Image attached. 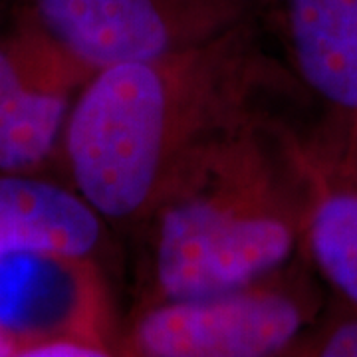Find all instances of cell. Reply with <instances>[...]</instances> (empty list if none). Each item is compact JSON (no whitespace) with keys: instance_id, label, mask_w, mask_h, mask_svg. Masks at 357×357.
Returning a JSON list of instances; mask_svg holds the SVG:
<instances>
[{"instance_id":"cell-6","label":"cell","mask_w":357,"mask_h":357,"mask_svg":"<svg viewBox=\"0 0 357 357\" xmlns=\"http://www.w3.org/2000/svg\"><path fill=\"white\" fill-rule=\"evenodd\" d=\"M89 76L24 20L0 40V173H34L62 147Z\"/></svg>"},{"instance_id":"cell-7","label":"cell","mask_w":357,"mask_h":357,"mask_svg":"<svg viewBox=\"0 0 357 357\" xmlns=\"http://www.w3.org/2000/svg\"><path fill=\"white\" fill-rule=\"evenodd\" d=\"M98 262L50 255H20L0 262V330L18 351L48 337H82L115 356L119 330L103 318Z\"/></svg>"},{"instance_id":"cell-13","label":"cell","mask_w":357,"mask_h":357,"mask_svg":"<svg viewBox=\"0 0 357 357\" xmlns=\"http://www.w3.org/2000/svg\"><path fill=\"white\" fill-rule=\"evenodd\" d=\"M321 126H324V123H321ZM326 128H330V126H326ZM330 129H333V131H340V133H344V135H347V137H356L357 139V119L351 123V126H347V128H330Z\"/></svg>"},{"instance_id":"cell-1","label":"cell","mask_w":357,"mask_h":357,"mask_svg":"<svg viewBox=\"0 0 357 357\" xmlns=\"http://www.w3.org/2000/svg\"><path fill=\"white\" fill-rule=\"evenodd\" d=\"M286 103L312 105L250 16L191 48L98 70L66 123L70 185L129 236L192 155Z\"/></svg>"},{"instance_id":"cell-2","label":"cell","mask_w":357,"mask_h":357,"mask_svg":"<svg viewBox=\"0 0 357 357\" xmlns=\"http://www.w3.org/2000/svg\"><path fill=\"white\" fill-rule=\"evenodd\" d=\"M284 112H260L218 135L167 183L129 234L137 255L133 310L241 286L302 250L306 123Z\"/></svg>"},{"instance_id":"cell-3","label":"cell","mask_w":357,"mask_h":357,"mask_svg":"<svg viewBox=\"0 0 357 357\" xmlns=\"http://www.w3.org/2000/svg\"><path fill=\"white\" fill-rule=\"evenodd\" d=\"M328 300L330 288L302 248L241 286L133 310L115 356L288 357Z\"/></svg>"},{"instance_id":"cell-11","label":"cell","mask_w":357,"mask_h":357,"mask_svg":"<svg viewBox=\"0 0 357 357\" xmlns=\"http://www.w3.org/2000/svg\"><path fill=\"white\" fill-rule=\"evenodd\" d=\"M18 356L22 357H112V351L100 344L82 337H48L24 345Z\"/></svg>"},{"instance_id":"cell-9","label":"cell","mask_w":357,"mask_h":357,"mask_svg":"<svg viewBox=\"0 0 357 357\" xmlns=\"http://www.w3.org/2000/svg\"><path fill=\"white\" fill-rule=\"evenodd\" d=\"M109 230L72 185L32 173H0V262L20 255L98 262L109 255Z\"/></svg>"},{"instance_id":"cell-12","label":"cell","mask_w":357,"mask_h":357,"mask_svg":"<svg viewBox=\"0 0 357 357\" xmlns=\"http://www.w3.org/2000/svg\"><path fill=\"white\" fill-rule=\"evenodd\" d=\"M16 349H18V347L14 344L13 337L0 330V357L16 356Z\"/></svg>"},{"instance_id":"cell-10","label":"cell","mask_w":357,"mask_h":357,"mask_svg":"<svg viewBox=\"0 0 357 357\" xmlns=\"http://www.w3.org/2000/svg\"><path fill=\"white\" fill-rule=\"evenodd\" d=\"M288 357H357V306L335 298L300 335Z\"/></svg>"},{"instance_id":"cell-4","label":"cell","mask_w":357,"mask_h":357,"mask_svg":"<svg viewBox=\"0 0 357 357\" xmlns=\"http://www.w3.org/2000/svg\"><path fill=\"white\" fill-rule=\"evenodd\" d=\"M248 14V0H26L24 22L96 74L208 42Z\"/></svg>"},{"instance_id":"cell-5","label":"cell","mask_w":357,"mask_h":357,"mask_svg":"<svg viewBox=\"0 0 357 357\" xmlns=\"http://www.w3.org/2000/svg\"><path fill=\"white\" fill-rule=\"evenodd\" d=\"M272 54L318 109V121L357 119V0H248Z\"/></svg>"},{"instance_id":"cell-8","label":"cell","mask_w":357,"mask_h":357,"mask_svg":"<svg viewBox=\"0 0 357 357\" xmlns=\"http://www.w3.org/2000/svg\"><path fill=\"white\" fill-rule=\"evenodd\" d=\"M302 145L310 181L302 248L330 292L357 306V139L312 121Z\"/></svg>"}]
</instances>
